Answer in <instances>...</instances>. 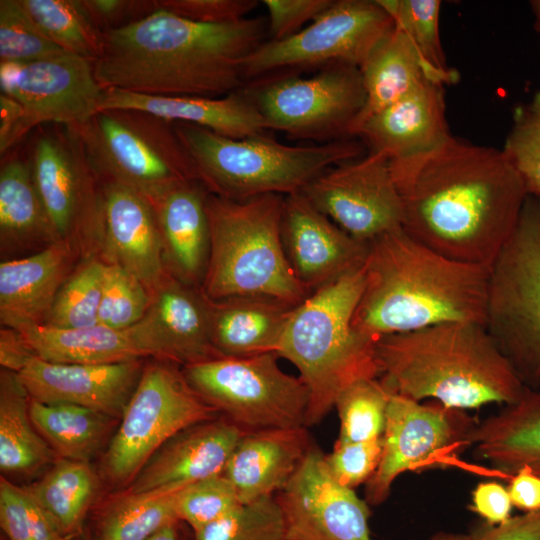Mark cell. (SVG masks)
<instances>
[{"mask_svg":"<svg viewBox=\"0 0 540 540\" xmlns=\"http://www.w3.org/2000/svg\"><path fill=\"white\" fill-rule=\"evenodd\" d=\"M468 440L474 457L502 477L523 467L540 476V391L526 388L517 401L477 422Z\"/></svg>","mask_w":540,"mask_h":540,"instance_id":"cell-30","label":"cell"},{"mask_svg":"<svg viewBox=\"0 0 540 540\" xmlns=\"http://www.w3.org/2000/svg\"><path fill=\"white\" fill-rule=\"evenodd\" d=\"M334 0H262L266 8L267 32L273 41L286 39L312 22Z\"/></svg>","mask_w":540,"mask_h":540,"instance_id":"cell-50","label":"cell"},{"mask_svg":"<svg viewBox=\"0 0 540 540\" xmlns=\"http://www.w3.org/2000/svg\"><path fill=\"white\" fill-rule=\"evenodd\" d=\"M158 359L190 365L221 357L209 328L207 300L200 287L182 282L170 272L151 296L145 315Z\"/></svg>","mask_w":540,"mask_h":540,"instance_id":"cell-26","label":"cell"},{"mask_svg":"<svg viewBox=\"0 0 540 540\" xmlns=\"http://www.w3.org/2000/svg\"><path fill=\"white\" fill-rule=\"evenodd\" d=\"M363 286L362 267L312 292L285 326L276 355L297 368L308 389L306 427L318 424L350 385L380 376L376 341L352 326Z\"/></svg>","mask_w":540,"mask_h":540,"instance_id":"cell-5","label":"cell"},{"mask_svg":"<svg viewBox=\"0 0 540 540\" xmlns=\"http://www.w3.org/2000/svg\"><path fill=\"white\" fill-rule=\"evenodd\" d=\"M512 507L507 487L499 482H481L472 491L469 509L489 524L507 521L511 517Z\"/></svg>","mask_w":540,"mask_h":540,"instance_id":"cell-53","label":"cell"},{"mask_svg":"<svg viewBox=\"0 0 540 540\" xmlns=\"http://www.w3.org/2000/svg\"><path fill=\"white\" fill-rule=\"evenodd\" d=\"M34 427L60 459L89 462L102 446L111 417L70 403L30 400Z\"/></svg>","mask_w":540,"mask_h":540,"instance_id":"cell-36","label":"cell"},{"mask_svg":"<svg viewBox=\"0 0 540 540\" xmlns=\"http://www.w3.org/2000/svg\"><path fill=\"white\" fill-rule=\"evenodd\" d=\"M275 353L218 357L182 367L192 389L244 432L306 427L309 392Z\"/></svg>","mask_w":540,"mask_h":540,"instance_id":"cell-10","label":"cell"},{"mask_svg":"<svg viewBox=\"0 0 540 540\" xmlns=\"http://www.w3.org/2000/svg\"><path fill=\"white\" fill-rule=\"evenodd\" d=\"M82 540H93V538L85 531Z\"/></svg>","mask_w":540,"mask_h":540,"instance_id":"cell-59","label":"cell"},{"mask_svg":"<svg viewBox=\"0 0 540 540\" xmlns=\"http://www.w3.org/2000/svg\"><path fill=\"white\" fill-rule=\"evenodd\" d=\"M35 356L18 330L2 326L0 330V364L2 369L19 373Z\"/></svg>","mask_w":540,"mask_h":540,"instance_id":"cell-55","label":"cell"},{"mask_svg":"<svg viewBox=\"0 0 540 540\" xmlns=\"http://www.w3.org/2000/svg\"><path fill=\"white\" fill-rule=\"evenodd\" d=\"M323 214L353 238L370 243L402 228L403 200L395 184L390 160L381 153L337 164L302 191Z\"/></svg>","mask_w":540,"mask_h":540,"instance_id":"cell-17","label":"cell"},{"mask_svg":"<svg viewBox=\"0 0 540 540\" xmlns=\"http://www.w3.org/2000/svg\"><path fill=\"white\" fill-rule=\"evenodd\" d=\"M0 526L8 540H71L62 534L26 487L3 476L0 480Z\"/></svg>","mask_w":540,"mask_h":540,"instance_id":"cell-46","label":"cell"},{"mask_svg":"<svg viewBox=\"0 0 540 540\" xmlns=\"http://www.w3.org/2000/svg\"><path fill=\"white\" fill-rule=\"evenodd\" d=\"M281 238L291 268L311 293L362 268L369 248V243L350 236L302 192L284 197Z\"/></svg>","mask_w":540,"mask_h":540,"instance_id":"cell-19","label":"cell"},{"mask_svg":"<svg viewBox=\"0 0 540 540\" xmlns=\"http://www.w3.org/2000/svg\"><path fill=\"white\" fill-rule=\"evenodd\" d=\"M452 136L444 85L426 80L364 122L355 137L366 144L369 152L396 160L432 151Z\"/></svg>","mask_w":540,"mask_h":540,"instance_id":"cell-23","label":"cell"},{"mask_svg":"<svg viewBox=\"0 0 540 540\" xmlns=\"http://www.w3.org/2000/svg\"><path fill=\"white\" fill-rule=\"evenodd\" d=\"M28 160L57 240L95 254L103 240L104 188L77 136L62 125L41 132Z\"/></svg>","mask_w":540,"mask_h":540,"instance_id":"cell-14","label":"cell"},{"mask_svg":"<svg viewBox=\"0 0 540 540\" xmlns=\"http://www.w3.org/2000/svg\"><path fill=\"white\" fill-rule=\"evenodd\" d=\"M501 150L520 176L527 195L540 198V91L515 110Z\"/></svg>","mask_w":540,"mask_h":540,"instance_id":"cell-44","label":"cell"},{"mask_svg":"<svg viewBox=\"0 0 540 540\" xmlns=\"http://www.w3.org/2000/svg\"><path fill=\"white\" fill-rule=\"evenodd\" d=\"M535 17V28L540 35V0L530 2Z\"/></svg>","mask_w":540,"mask_h":540,"instance_id":"cell-58","label":"cell"},{"mask_svg":"<svg viewBox=\"0 0 540 540\" xmlns=\"http://www.w3.org/2000/svg\"><path fill=\"white\" fill-rule=\"evenodd\" d=\"M477 422L464 410L439 402L422 404L392 394L389 401L380 464L365 484L369 505L384 503L396 478L445 463L447 454L469 446L468 436Z\"/></svg>","mask_w":540,"mask_h":540,"instance_id":"cell-16","label":"cell"},{"mask_svg":"<svg viewBox=\"0 0 540 540\" xmlns=\"http://www.w3.org/2000/svg\"><path fill=\"white\" fill-rule=\"evenodd\" d=\"M0 88L13 100L14 121L0 143L3 155L31 129L45 123L73 126L101 109L104 88L94 62L69 53L29 63H0Z\"/></svg>","mask_w":540,"mask_h":540,"instance_id":"cell-15","label":"cell"},{"mask_svg":"<svg viewBox=\"0 0 540 540\" xmlns=\"http://www.w3.org/2000/svg\"><path fill=\"white\" fill-rule=\"evenodd\" d=\"M403 230L451 259L490 266L512 236L527 192L501 149L452 136L440 147L390 160Z\"/></svg>","mask_w":540,"mask_h":540,"instance_id":"cell-1","label":"cell"},{"mask_svg":"<svg viewBox=\"0 0 540 540\" xmlns=\"http://www.w3.org/2000/svg\"><path fill=\"white\" fill-rule=\"evenodd\" d=\"M89 462L59 459L39 481L26 487L64 536L82 538L98 491Z\"/></svg>","mask_w":540,"mask_h":540,"instance_id":"cell-35","label":"cell"},{"mask_svg":"<svg viewBox=\"0 0 540 540\" xmlns=\"http://www.w3.org/2000/svg\"><path fill=\"white\" fill-rule=\"evenodd\" d=\"M151 295L134 275L116 263L105 262L99 324L127 329L146 315Z\"/></svg>","mask_w":540,"mask_h":540,"instance_id":"cell-45","label":"cell"},{"mask_svg":"<svg viewBox=\"0 0 540 540\" xmlns=\"http://www.w3.org/2000/svg\"><path fill=\"white\" fill-rule=\"evenodd\" d=\"M59 242L37 192L29 160L8 158L0 169L1 254L11 259Z\"/></svg>","mask_w":540,"mask_h":540,"instance_id":"cell-33","label":"cell"},{"mask_svg":"<svg viewBox=\"0 0 540 540\" xmlns=\"http://www.w3.org/2000/svg\"><path fill=\"white\" fill-rule=\"evenodd\" d=\"M207 194L196 181L170 190L151 204L157 217L168 271L195 287L201 286L209 256Z\"/></svg>","mask_w":540,"mask_h":540,"instance_id":"cell-29","label":"cell"},{"mask_svg":"<svg viewBox=\"0 0 540 540\" xmlns=\"http://www.w3.org/2000/svg\"><path fill=\"white\" fill-rule=\"evenodd\" d=\"M484 326L525 388L540 391V198L490 265Z\"/></svg>","mask_w":540,"mask_h":540,"instance_id":"cell-9","label":"cell"},{"mask_svg":"<svg viewBox=\"0 0 540 540\" xmlns=\"http://www.w3.org/2000/svg\"><path fill=\"white\" fill-rule=\"evenodd\" d=\"M173 124L198 182L208 193L233 201L301 192L327 169L363 153V146L351 138L288 145L266 133L235 139L195 125Z\"/></svg>","mask_w":540,"mask_h":540,"instance_id":"cell-7","label":"cell"},{"mask_svg":"<svg viewBox=\"0 0 540 540\" xmlns=\"http://www.w3.org/2000/svg\"><path fill=\"white\" fill-rule=\"evenodd\" d=\"M379 379L393 393L452 409L509 405L526 389L484 324L445 322L375 343Z\"/></svg>","mask_w":540,"mask_h":540,"instance_id":"cell-4","label":"cell"},{"mask_svg":"<svg viewBox=\"0 0 540 540\" xmlns=\"http://www.w3.org/2000/svg\"><path fill=\"white\" fill-rule=\"evenodd\" d=\"M244 433L223 416L182 430L148 460L127 492L180 488L223 474Z\"/></svg>","mask_w":540,"mask_h":540,"instance_id":"cell-22","label":"cell"},{"mask_svg":"<svg viewBox=\"0 0 540 540\" xmlns=\"http://www.w3.org/2000/svg\"><path fill=\"white\" fill-rule=\"evenodd\" d=\"M104 267L101 256L86 257L61 286L42 325L68 329L99 324Z\"/></svg>","mask_w":540,"mask_h":540,"instance_id":"cell-39","label":"cell"},{"mask_svg":"<svg viewBox=\"0 0 540 540\" xmlns=\"http://www.w3.org/2000/svg\"><path fill=\"white\" fill-rule=\"evenodd\" d=\"M241 91L266 130L320 143L352 138V127L365 103L360 68L346 64L324 67L309 77L267 76Z\"/></svg>","mask_w":540,"mask_h":540,"instance_id":"cell-11","label":"cell"},{"mask_svg":"<svg viewBox=\"0 0 540 540\" xmlns=\"http://www.w3.org/2000/svg\"><path fill=\"white\" fill-rule=\"evenodd\" d=\"M66 127L79 139L103 183L128 187L150 204L176 187L198 182L174 124L151 113L100 110Z\"/></svg>","mask_w":540,"mask_h":540,"instance_id":"cell-8","label":"cell"},{"mask_svg":"<svg viewBox=\"0 0 540 540\" xmlns=\"http://www.w3.org/2000/svg\"><path fill=\"white\" fill-rule=\"evenodd\" d=\"M382 449V437L363 442H335L325 461L337 482L355 489L372 478L380 464Z\"/></svg>","mask_w":540,"mask_h":540,"instance_id":"cell-48","label":"cell"},{"mask_svg":"<svg viewBox=\"0 0 540 540\" xmlns=\"http://www.w3.org/2000/svg\"><path fill=\"white\" fill-rule=\"evenodd\" d=\"M206 300L211 341L221 357L276 354L295 307L259 296Z\"/></svg>","mask_w":540,"mask_h":540,"instance_id":"cell-31","label":"cell"},{"mask_svg":"<svg viewBox=\"0 0 540 540\" xmlns=\"http://www.w3.org/2000/svg\"><path fill=\"white\" fill-rule=\"evenodd\" d=\"M217 414L192 389L177 364L157 360L144 366L105 452L106 476L114 484H130L168 440Z\"/></svg>","mask_w":540,"mask_h":540,"instance_id":"cell-12","label":"cell"},{"mask_svg":"<svg viewBox=\"0 0 540 540\" xmlns=\"http://www.w3.org/2000/svg\"><path fill=\"white\" fill-rule=\"evenodd\" d=\"M180 488L127 492L98 516L93 540H147L179 521L175 500Z\"/></svg>","mask_w":540,"mask_h":540,"instance_id":"cell-37","label":"cell"},{"mask_svg":"<svg viewBox=\"0 0 540 540\" xmlns=\"http://www.w3.org/2000/svg\"><path fill=\"white\" fill-rule=\"evenodd\" d=\"M512 505L523 513L540 510V476L523 467L509 478Z\"/></svg>","mask_w":540,"mask_h":540,"instance_id":"cell-54","label":"cell"},{"mask_svg":"<svg viewBox=\"0 0 540 540\" xmlns=\"http://www.w3.org/2000/svg\"><path fill=\"white\" fill-rule=\"evenodd\" d=\"M78 249L65 242L0 263V321L16 330L42 325L73 272Z\"/></svg>","mask_w":540,"mask_h":540,"instance_id":"cell-24","label":"cell"},{"mask_svg":"<svg viewBox=\"0 0 540 540\" xmlns=\"http://www.w3.org/2000/svg\"><path fill=\"white\" fill-rule=\"evenodd\" d=\"M103 188L101 257L134 275L152 296L169 274L154 208L123 185L103 183Z\"/></svg>","mask_w":540,"mask_h":540,"instance_id":"cell-21","label":"cell"},{"mask_svg":"<svg viewBox=\"0 0 540 540\" xmlns=\"http://www.w3.org/2000/svg\"><path fill=\"white\" fill-rule=\"evenodd\" d=\"M275 497L285 540H372L369 504L335 480L314 445Z\"/></svg>","mask_w":540,"mask_h":540,"instance_id":"cell-18","label":"cell"},{"mask_svg":"<svg viewBox=\"0 0 540 540\" xmlns=\"http://www.w3.org/2000/svg\"><path fill=\"white\" fill-rule=\"evenodd\" d=\"M195 540H285V524L275 496L241 503L194 533Z\"/></svg>","mask_w":540,"mask_h":540,"instance_id":"cell-41","label":"cell"},{"mask_svg":"<svg viewBox=\"0 0 540 540\" xmlns=\"http://www.w3.org/2000/svg\"><path fill=\"white\" fill-rule=\"evenodd\" d=\"M412 41L421 57L434 69L459 75L449 67L440 39V0H377Z\"/></svg>","mask_w":540,"mask_h":540,"instance_id":"cell-42","label":"cell"},{"mask_svg":"<svg viewBox=\"0 0 540 540\" xmlns=\"http://www.w3.org/2000/svg\"><path fill=\"white\" fill-rule=\"evenodd\" d=\"M490 266L446 257L403 228L369 243L352 326L377 341L445 322L484 324Z\"/></svg>","mask_w":540,"mask_h":540,"instance_id":"cell-3","label":"cell"},{"mask_svg":"<svg viewBox=\"0 0 540 540\" xmlns=\"http://www.w3.org/2000/svg\"><path fill=\"white\" fill-rule=\"evenodd\" d=\"M147 540H178L177 523L164 527Z\"/></svg>","mask_w":540,"mask_h":540,"instance_id":"cell-56","label":"cell"},{"mask_svg":"<svg viewBox=\"0 0 540 540\" xmlns=\"http://www.w3.org/2000/svg\"><path fill=\"white\" fill-rule=\"evenodd\" d=\"M66 53L39 28L21 0L0 1V63H29Z\"/></svg>","mask_w":540,"mask_h":540,"instance_id":"cell-43","label":"cell"},{"mask_svg":"<svg viewBox=\"0 0 540 540\" xmlns=\"http://www.w3.org/2000/svg\"><path fill=\"white\" fill-rule=\"evenodd\" d=\"M239 504L233 485L220 474L182 487L176 495L175 509L178 519L195 533Z\"/></svg>","mask_w":540,"mask_h":540,"instance_id":"cell-47","label":"cell"},{"mask_svg":"<svg viewBox=\"0 0 540 540\" xmlns=\"http://www.w3.org/2000/svg\"><path fill=\"white\" fill-rule=\"evenodd\" d=\"M428 540H469V535L451 532H438L431 536Z\"/></svg>","mask_w":540,"mask_h":540,"instance_id":"cell-57","label":"cell"},{"mask_svg":"<svg viewBox=\"0 0 540 540\" xmlns=\"http://www.w3.org/2000/svg\"><path fill=\"white\" fill-rule=\"evenodd\" d=\"M83 4L103 32L128 25L155 11L154 1L83 0Z\"/></svg>","mask_w":540,"mask_h":540,"instance_id":"cell-51","label":"cell"},{"mask_svg":"<svg viewBox=\"0 0 540 540\" xmlns=\"http://www.w3.org/2000/svg\"><path fill=\"white\" fill-rule=\"evenodd\" d=\"M107 109L144 111L172 123L199 126L235 139L266 131L260 114L241 89L223 97L207 98L152 96L105 88L100 110Z\"/></svg>","mask_w":540,"mask_h":540,"instance_id":"cell-27","label":"cell"},{"mask_svg":"<svg viewBox=\"0 0 540 540\" xmlns=\"http://www.w3.org/2000/svg\"><path fill=\"white\" fill-rule=\"evenodd\" d=\"M142 359L110 364L52 363L35 356L18 374L30 397L121 417L143 370Z\"/></svg>","mask_w":540,"mask_h":540,"instance_id":"cell-20","label":"cell"},{"mask_svg":"<svg viewBox=\"0 0 540 540\" xmlns=\"http://www.w3.org/2000/svg\"><path fill=\"white\" fill-rule=\"evenodd\" d=\"M468 535L469 540H540V510L510 517L497 525L479 522Z\"/></svg>","mask_w":540,"mask_h":540,"instance_id":"cell-52","label":"cell"},{"mask_svg":"<svg viewBox=\"0 0 540 540\" xmlns=\"http://www.w3.org/2000/svg\"><path fill=\"white\" fill-rule=\"evenodd\" d=\"M312 446L305 426L245 432L223 474L241 503L275 496L288 484Z\"/></svg>","mask_w":540,"mask_h":540,"instance_id":"cell-25","label":"cell"},{"mask_svg":"<svg viewBox=\"0 0 540 540\" xmlns=\"http://www.w3.org/2000/svg\"><path fill=\"white\" fill-rule=\"evenodd\" d=\"M267 21L204 24L157 9L105 32L94 62L105 88L152 96L219 98L244 87V63L265 40Z\"/></svg>","mask_w":540,"mask_h":540,"instance_id":"cell-2","label":"cell"},{"mask_svg":"<svg viewBox=\"0 0 540 540\" xmlns=\"http://www.w3.org/2000/svg\"><path fill=\"white\" fill-rule=\"evenodd\" d=\"M256 0H156L155 10L162 9L191 21L204 24H228L249 17L258 5Z\"/></svg>","mask_w":540,"mask_h":540,"instance_id":"cell-49","label":"cell"},{"mask_svg":"<svg viewBox=\"0 0 540 540\" xmlns=\"http://www.w3.org/2000/svg\"><path fill=\"white\" fill-rule=\"evenodd\" d=\"M284 197H206L210 247L200 286L211 299L259 296L297 306L311 292L297 279L281 238Z\"/></svg>","mask_w":540,"mask_h":540,"instance_id":"cell-6","label":"cell"},{"mask_svg":"<svg viewBox=\"0 0 540 540\" xmlns=\"http://www.w3.org/2000/svg\"><path fill=\"white\" fill-rule=\"evenodd\" d=\"M42 32L66 53L96 62L102 55L103 32L83 0H21Z\"/></svg>","mask_w":540,"mask_h":540,"instance_id":"cell-38","label":"cell"},{"mask_svg":"<svg viewBox=\"0 0 540 540\" xmlns=\"http://www.w3.org/2000/svg\"><path fill=\"white\" fill-rule=\"evenodd\" d=\"M365 103L351 136L369 118L397 102L426 80L454 84L459 75L444 74L430 66L409 37L397 27L375 47L360 67Z\"/></svg>","mask_w":540,"mask_h":540,"instance_id":"cell-32","label":"cell"},{"mask_svg":"<svg viewBox=\"0 0 540 540\" xmlns=\"http://www.w3.org/2000/svg\"><path fill=\"white\" fill-rule=\"evenodd\" d=\"M394 27L377 0H334L298 33L260 44L245 60L244 79L335 64L360 68Z\"/></svg>","mask_w":540,"mask_h":540,"instance_id":"cell-13","label":"cell"},{"mask_svg":"<svg viewBox=\"0 0 540 540\" xmlns=\"http://www.w3.org/2000/svg\"><path fill=\"white\" fill-rule=\"evenodd\" d=\"M392 394L379 378L360 380L346 388L334 406L340 422L336 442H363L381 438Z\"/></svg>","mask_w":540,"mask_h":540,"instance_id":"cell-40","label":"cell"},{"mask_svg":"<svg viewBox=\"0 0 540 540\" xmlns=\"http://www.w3.org/2000/svg\"><path fill=\"white\" fill-rule=\"evenodd\" d=\"M31 397L17 373L0 372V469L4 474L36 471L55 453L30 417Z\"/></svg>","mask_w":540,"mask_h":540,"instance_id":"cell-34","label":"cell"},{"mask_svg":"<svg viewBox=\"0 0 540 540\" xmlns=\"http://www.w3.org/2000/svg\"><path fill=\"white\" fill-rule=\"evenodd\" d=\"M18 331L38 358L52 363L110 364L155 357L144 319L123 330L97 324L68 329L34 325Z\"/></svg>","mask_w":540,"mask_h":540,"instance_id":"cell-28","label":"cell"}]
</instances>
